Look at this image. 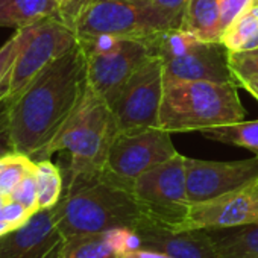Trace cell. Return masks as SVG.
<instances>
[{"label":"cell","instance_id":"cell-33","mask_svg":"<svg viewBox=\"0 0 258 258\" xmlns=\"http://www.w3.org/2000/svg\"><path fill=\"white\" fill-rule=\"evenodd\" d=\"M237 85L243 87V88H244L252 97H255L256 102H258V75L240 78V79H237Z\"/></svg>","mask_w":258,"mask_h":258},{"label":"cell","instance_id":"cell-15","mask_svg":"<svg viewBox=\"0 0 258 258\" xmlns=\"http://www.w3.org/2000/svg\"><path fill=\"white\" fill-rule=\"evenodd\" d=\"M133 232L137 246L170 258H217L216 244L208 229H173L145 217Z\"/></svg>","mask_w":258,"mask_h":258},{"label":"cell","instance_id":"cell-36","mask_svg":"<svg viewBox=\"0 0 258 258\" xmlns=\"http://www.w3.org/2000/svg\"><path fill=\"white\" fill-rule=\"evenodd\" d=\"M56 2H58V5H59V10H62V8L67 5L69 0H56ZM59 14H61V13H59Z\"/></svg>","mask_w":258,"mask_h":258},{"label":"cell","instance_id":"cell-34","mask_svg":"<svg viewBox=\"0 0 258 258\" xmlns=\"http://www.w3.org/2000/svg\"><path fill=\"white\" fill-rule=\"evenodd\" d=\"M112 2H123V4H134V5H142V4H149L152 0H112Z\"/></svg>","mask_w":258,"mask_h":258},{"label":"cell","instance_id":"cell-6","mask_svg":"<svg viewBox=\"0 0 258 258\" xmlns=\"http://www.w3.org/2000/svg\"><path fill=\"white\" fill-rule=\"evenodd\" d=\"M164 72V84L173 81L235 82L231 53L222 41H207L184 29L164 34L154 46Z\"/></svg>","mask_w":258,"mask_h":258},{"label":"cell","instance_id":"cell-3","mask_svg":"<svg viewBox=\"0 0 258 258\" xmlns=\"http://www.w3.org/2000/svg\"><path fill=\"white\" fill-rule=\"evenodd\" d=\"M237 84L173 81L164 84L158 127L173 133L204 131L244 120Z\"/></svg>","mask_w":258,"mask_h":258},{"label":"cell","instance_id":"cell-30","mask_svg":"<svg viewBox=\"0 0 258 258\" xmlns=\"http://www.w3.org/2000/svg\"><path fill=\"white\" fill-rule=\"evenodd\" d=\"M96 0H69L67 5L61 10L59 17L62 19V22L66 25H69L72 29L75 28V23L78 22V19L82 16V13L91 5Z\"/></svg>","mask_w":258,"mask_h":258},{"label":"cell","instance_id":"cell-1","mask_svg":"<svg viewBox=\"0 0 258 258\" xmlns=\"http://www.w3.org/2000/svg\"><path fill=\"white\" fill-rule=\"evenodd\" d=\"M87 88V55L78 41L11 100L10 137L14 152L41 161L81 105Z\"/></svg>","mask_w":258,"mask_h":258},{"label":"cell","instance_id":"cell-16","mask_svg":"<svg viewBox=\"0 0 258 258\" xmlns=\"http://www.w3.org/2000/svg\"><path fill=\"white\" fill-rule=\"evenodd\" d=\"M133 231L115 229L100 234L78 235L66 240L62 258H120L134 238Z\"/></svg>","mask_w":258,"mask_h":258},{"label":"cell","instance_id":"cell-19","mask_svg":"<svg viewBox=\"0 0 258 258\" xmlns=\"http://www.w3.org/2000/svg\"><path fill=\"white\" fill-rule=\"evenodd\" d=\"M181 29L207 41H220V0H188Z\"/></svg>","mask_w":258,"mask_h":258},{"label":"cell","instance_id":"cell-18","mask_svg":"<svg viewBox=\"0 0 258 258\" xmlns=\"http://www.w3.org/2000/svg\"><path fill=\"white\" fill-rule=\"evenodd\" d=\"M208 232L214 240L217 258H258V222Z\"/></svg>","mask_w":258,"mask_h":258},{"label":"cell","instance_id":"cell-27","mask_svg":"<svg viewBox=\"0 0 258 258\" xmlns=\"http://www.w3.org/2000/svg\"><path fill=\"white\" fill-rule=\"evenodd\" d=\"M34 216V213L26 208L23 204L8 199L2 207H0V219H2L5 223H8V226L11 229H17L20 226H23L31 217Z\"/></svg>","mask_w":258,"mask_h":258},{"label":"cell","instance_id":"cell-29","mask_svg":"<svg viewBox=\"0 0 258 258\" xmlns=\"http://www.w3.org/2000/svg\"><path fill=\"white\" fill-rule=\"evenodd\" d=\"M10 108L11 99L0 97V157L14 152L10 137Z\"/></svg>","mask_w":258,"mask_h":258},{"label":"cell","instance_id":"cell-17","mask_svg":"<svg viewBox=\"0 0 258 258\" xmlns=\"http://www.w3.org/2000/svg\"><path fill=\"white\" fill-rule=\"evenodd\" d=\"M59 13L56 0H0V28L23 29Z\"/></svg>","mask_w":258,"mask_h":258},{"label":"cell","instance_id":"cell-20","mask_svg":"<svg viewBox=\"0 0 258 258\" xmlns=\"http://www.w3.org/2000/svg\"><path fill=\"white\" fill-rule=\"evenodd\" d=\"M201 133L208 140L240 146L258 157V118L249 121L241 120L223 126H213L204 129Z\"/></svg>","mask_w":258,"mask_h":258},{"label":"cell","instance_id":"cell-31","mask_svg":"<svg viewBox=\"0 0 258 258\" xmlns=\"http://www.w3.org/2000/svg\"><path fill=\"white\" fill-rule=\"evenodd\" d=\"M152 4L184 20V13L188 5V0H152Z\"/></svg>","mask_w":258,"mask_h":258},{"label":"cell","instance_id":"cell-7","mask_svg":"<svg viewBox=\"0 0 258 258\" xmlns=\"http://www.w3.org/2000/svg\"><path fill=\"white\" fill-rule=\"evenodd\" d=\"M133 191L148 217L181 229L190 208L185 157L178 152L173 158L146 170L133 182Z\"/></svg>","mask_w":258,"mask_h":258},{"label":"cell","instance_id":"cell-22","mask_svg":"<svg viewBox=\"0 0 258 258\" xmlns=\"http://www.w3.org/2000/svg\"><path fill=\"white\" fill-rule=\"evenodd\" d=\"M35 176L38 187V208H53L64 191V176L59 166L50 160L35 161Z\"/></svg>","mask_w":258,"mask_h":258},{"label":"cell","instance_id":"cell-13","mask_svg":"<svg viewBox=\"0 0 258 258\" xmlns=\"http://www.w3.org/2000/svg\"><path fill=\"white\" fill-rule=\"evenodd\" d=\"M152 55V49L146 43L121 38L120 44L111 52L87 55L88 84L109 102L120 87Z\"/></svg>","mask_w":258,"mask_h":258},{"label":"cell","instance_id":"cell-14","mask_svg":"<svg viewBox=\"0 0 258 258\" xmlns=\"http://www.w3.org/2000/svg\"><path fill=\"white\" fill-rule=\"evenodd\" d=\"M64 246L52 208L38 210L23 226L0 237V258H62Z\"/></svg>","mask_w":258,"mask_h":258},{"label":"cell","instance_id":"cell-2","mask_svg":"<svg viewBox=\"0 0 258 258\" xmlns=\"http://www.w3.org/2000/svg\"><path fill=\"white\" fill-rule=\"evenodd\" d=\"M62 176L64 191L52 211L66 240L115 229L134 231L148 217L133 185L106 169L85 173L62 170Z\"/></svg>","mask_w":258,"mask_h":258},{"label":"cell","instance_id":"cell-21","mask_svg":"<svg viewBox=\"0 0 258 258\" xmlns=\"http://www.w3.org/2000/svg\"><path fill=\"white\" fill-rule=\"evenodd\" d=\"M222 44L229 53L252 52L258 49V8L240 16L222 35Z\"/></svg>","mask_w":258,"mask_h":258},{"label":"cell","instance_id":"cell-25","mask_svg":"<svg viewBox=\"0 0 258 258\" xmlns=\"http://www.w3.org/2000/svg\"><path fill=\"white\" fill-rule=\"evenodd\" d=\"M13 201H17L23 204L26 208H29L32 213H37L38 208V187H37V176H35V169L31 170L22 182L17 185V188L13 191L11 198Z\"/></svg>","mask_w":258,"mask_h":258},{"label":"cell","instance_id":"cell-4","mask_svg":"<svg viewBox=\"0 0 258 258\" xmlns=\"http://www.w3.org/2000/svg\"><path fill=\"white\" fill-rule=\"evenodd\" d=\"M117 134L118 127L111 106L88 84L81 105L50 143L43 160H50L56 152H67L69 163L64 172L102 170Z\"/></svg>","mask_w":258,"mask_h":258},{"label":"cell","instance_id":"cell-38","mask_svg":"<svg viewBox=\"0 0 258 258\" xmlns=\"http://www.w3.org/2000/svg\"><path fill=\"white\" fill-rule=\"evenodd\" d=\"M7 157V155H5ZM5 157H0V169H2V166H4V163H5Z\"/></svg>","mask_w":258,"mask_h":258},{"label":"cell","instance_id":"cell-5","mask_svg":"<svg viewBox=\"0 0 258 258\" xmlns=\"http://www.w3.org/2000/svg\"><path fill=\"white\" fill-rule=\"evenodd\" d=\"M181 17L158 8L152 2L134 5L112 0H96L78 19L73 31L78 38L108 34L146 43L154 50V46L164 34L181 29Z\"/></svg>","mask_w":258,"mask_h":258},{"label":"cell","instance_id":"cell-8","mask_svg":"<svg viewBox=\"0 0 258 258\" xmlns=\"http://www.w3.org/2000/svg\"><path fill=\"white\" fill-rule=\"evenodd\" d=\"M164 94V72L158 56L152 55L108 102L118 133H137L158 127Z\"/></svg>","mask_w":258,"mask_h":258},{"label":"cell","instance_id":"cell-32","mask_svg":"<svg viewBox=\"0 0 258 258\" xmlns=\"http://www.w3.org/2000/svg\"><path fill=\"white\" fill-rule=\"evenodd\" d=\"M120 258H170V256L142 246H129L121 252Z\"/></svg>","mask_w":258,"mask_h":258},{"label":"cell","instance_id":"cell-12","mask_svg":"<svg viewBox=\"0 0 258 258\" xmlns=\"http://www.w3.org/2000/svg\"><path fill=\"white\" fill-rule=\"evenodd\" d=\"M258 222V181L249 187L190 204L181 229H223Z\"/></svg>","mask_w":258,"mask_h":258},{"label":"cell","instance_id":"cell-28","mask_svg":"<svg viewBox=\"0 0 258 258\" xmlns=\"http://www.w3.org/2000/svg\"><path fill=\"white\" fill-rule=\"evenodd\" d=\"M231 69L237 79L246 78V76H253L258 75V55H250V53H231Z\"/></svg>","mask_w":258,"mask_h":258},{"label":"cell","instance_id":"cell-23","mask_svg":"<svg viewBox=\"0 0 258 258\" xmlns=\"http://www.w3.org/2000/svg\"><path fill=\"white\" fill-rule=\"evenodd\" d=\"M34 169L35 161L31 157L17 152L8 154L2 169H0V193L10 199L22 179Z\"/></svg>","mask_w":258,"mask_h":258},{"label":"cell","instance_id":"cell-9","mask_svg":"<svg viewBox=\"0 0 258 258\" xmlns=\"http://www.w3.org/2000/svg\"><path fill=\"white\" fill-rule=\"evenodd\" d=\"M78 44L76 32L59 16L37 23L35 32L17 56L5 88V97H17L50 62Z\"/></svg>","mask_w":258,"mask_h":258},{"label":"cell","instance_id":"cell-24","mask_svg":"<svg viewBox=\"0 0 258 258\" xmlns=\"http://www.w3.org/2000/svg\"><path fill=\"white\" fill-rule=\"evenodd\" d=\"M37 28V23L23 29H17L16 34L0 47V97L5 96V88L10 79V73L13 70V66L20 55L25 44L31 40Z\"/></svg>","mask_w":258,"mask_h":258},{"label":"cell","instance_id":"cell-10","mask_svg":"<svg viewBox=\"0 0 258 258\" xmlns=\"http://www.w3.org/2000/svg\"><path fill=\"white\" fill-rule=\"evenodd\" d=\"M176 154L172 134L161 127L118 133L109 148L105 169L133 185L142 173L173 158Z\"/></svg>","mask_w":258,"mask_h":258},{"label":"cell","instance_id":"cell-26","mask_svg":"<svg viewBox=\"0 0 258 258\" xmlns=\"http://www.w3.org/2000/svg\"><path fill=\"white\" fill-rule=\"evenodd\" d=\"M253 8V0H220V31L223 32L244 13Z\"/></svg>","mask_w":258,"mask_h":258},{"label":"cell","instance_id":"cell-35","mask_svg":"<svg viewBox=\"0 0 258 258\" xmlns=\"http://www.w3.org/2000/svg\"><path fill=\"white\" fill-rule=\"evenodd\" d=\"M10 231H13L10 226H8V223H5L2 219H0V237H4L5 234H8Z\"/></svg>","mask_w":258,"mask_h":258},{"label":"cell","instance_id":"cell-11","mask_svg":"<svg viewBox=\"0 0 258 258\" xmlns=\"http://www.w3.org/2000/svg\"><path fill=\"white\" fill-rule=\"evenodd\" d=\"M187 196L190 204L249 187L258 181V157L237 161H211L185 157Z\"/></svg>","mask_w":258,"mask_h":258},{"label":"cell","instance_id":"cell-37","mask_svg":"<svg viewBox=\"0 0 258 258\" xmlns=\"http://www.w3.org/2000/svg\"><path fill=\"white\" fill-rule=\"evenodd\" d=\"M7 201H8V198H7V196H4L2 193H0V207H2Z\"/></svg>","mask_w":258,"mask_h":258},{"label":"cell","instance_id":"cell-39","mask_svg":"<svg viewBox=\"0 0 258 258\" xmlns=\"http://www.w3.org/2000/svg\"><path fill=\"white\" fill-rule=\"evenodd\" d=\"M253 8H258V0H253Z\"/></svg>","mask_w":258,"mask_h":258}]
</instances>
